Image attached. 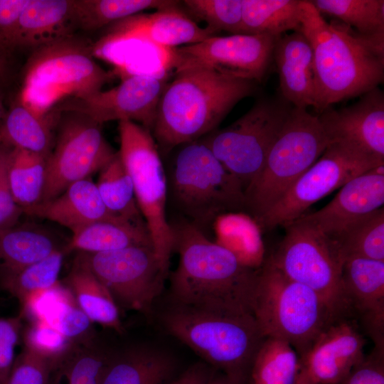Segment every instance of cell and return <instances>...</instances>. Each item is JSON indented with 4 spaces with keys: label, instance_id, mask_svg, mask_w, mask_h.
<instances>
[{
    "label": "cell",
    "instance_id": "7402d4cb",
    "mask_svg": "<svg viewBox=\"0 0 384 384\" xmlns=\"http://www.w3.org/2000/svg\"><path fill=\"white\" fill-rule=\"evenodd\" d=\"M273 59L279 80L281 96L292 106H314L315 70L311 46L299 31L276 38Z\"/></svg>",
    "mask_w": 384,
    "mask_h": 384
},
{
    "label": "cell",
    "instance_id": "8fae6325",
    "mask_svg": "<svg viewBox=\"0 0 384 384\" xmlns=\"http://www.w3.org/2000/svg\"><path fill=\"white\" fill-rule=\"evenodd\" d=\"M292 107L282 96L261 98L233 123L201 140L245 191L262 169Z\"/></svg>",
    "mask_w": 384,
    "mask_h": 384
},
{
    "label": "cell",
    "instance_id": "816d5d0a",
    "mask_svg": "<svg viewBox=\"0 0 384 384\" xmlns=\"http://www.w3.org/2000/svg\"><path fill=\"white\" fill-rule=\"evenodd\" d=\"M296 384H318L309 375L302 367Z\"/></svg>",
    "mask_w": 384,
    "mask_h": 384
},
{
    "label": "cell",
    "instance_id": "83f0119b",
    "mask_svg": "<svg viewBox=\"0 0 384 384\" xmlns=\"http://www.w3.org/2000/svg\"><path fill=\"white\" fill-rule=\"evenodd\" d=\"M132 246L153 247L146 225L128 220H105L91 223L73 233L65 250L98 253Z\"/></svg>",
    "mask_w": 384,
    "mask_h": 384
},
{
    "label": "cell",
    "instance_id": "836d02e7",
    "mask_svg": "<svg viewBox=\"0 0 384 384\" xmlns=\"http://www.w3.org/2000/svg\"><path fill=\"white\" fill-rule=\"evenodd\" d=\"M331 240L343 262L351 257L384 261L383 207L358 218Z\"/></svg>",
    "mask_w": 384,
    "mask_h": 384
},
{
    "label": "cell",
    "instance_id": "8992f818",
    "mask_svg": "<svg viewBox=\"0 0 384 384\" xmlns=\"http://www.w3.org/2000/svg\"><path fill=\"white\" fill-rule=\"evenodd\" d=\"M253 316L265 337L288 342L302 359L336 316L326 302L294 281L269 258L259 269Z\"/></svg>",
    "mask_w": 384,
    "mask_h": 384
},
{
    "label": "cell",
    "instance_id": "3957f363",
    "mask_svg": "<svg viewBox=\"0 0 384 384\" xmlns=\"http://www.w3.org/2000/svg\"><path fill=\"white\" fill-rule=\"evenodd\" d=\"M255 89L253 81L206 69L176 73L161 96L151 134L167 150L201 139Z\"/></svg>",
    "mask_w": 384,
    "mask_h": 384
},
{
    "label": "cell",
    "instance_id": "277c9868",
    "mask_svg": "<svg viewBox=\"0 0 384 384\" xmlns=\"http://www.w3.org/2000/svg\"><path fill=\"white\" fill-rule=\"evenodd\" d=\"M93 44L75 35L33 50L24 68L19 100L39 115L63 101L102 90L112 73L94 59Z\"/></svg>",
    "mask_w": 384,
    "mask_h": 384
},
{
    "label": "cell",
    "instance_id": "4316f807",
    "mask_svg": "<svg viewBox=\"0 0 384 384\" xmlns=\"http://www.w3.org/2000/svg\"><path fill=\"white\" fill-rule=\"evenodd\" d=\"M60 250L65 247L58 238L41 227L18 224L0 231V276L37 262Z\"/></svg>",
    "mask_w": 384,
    "mask_h": 384
},
{
    "label": "cell",
    "instance_id": "d590c367",
    "mask_svg": "<svg viewBox=\"0 0 384 384\" xmlns=\"http://www.w3.org/2000/svg\"><path fill=\"white\" fill-rule=\"evenodd\" d=\"M95 183L103 203L112 213L146 225L137 206L132 178L118 151L99 171Z\"/></svg>",
    "mask_w": 384,
    "mask_h": 384
},
{
    "label": "cell",
    "instance_id": "db71d44e",
    "mask_svg": "<svg viewBox=\"0 0 384 384\" xmlns=\"http://www.w3.org/2000/svg\"><path fill=\"white\" fill-rule=\"evenodd\" d=\"M3 144H4V142H3V140H2V137H1V136L0 134V150H1Z\"/></svg>",
    "mask_w": 384,
    "mask_h": 384
},
{
    "label": "cell",
    "instance_id": "5bb4252c",
    "mask_svg": "<svg viewBox=\"0 0 384 384\" xmlns=\"http://www.w3.org/2000/svg\"><path fill=\"white\" fill-rule=\"evenodd\" d=\"M75 259L106 287L118 307L141 312L151 309L169 273L148 246L78 252Z\"/></svg>",
    "mask_w": 384,
    "mask_h": 384
},
{
    "label": "cell",
    "instance_id": "b9f144b4",
    "mask_svg": "<svg viewBox=\"0 0 384 384\" xmlns=\"http://www.w3.org/2000/svg\"><path fill=\"white\" fill-rule=\"evenodd\" d=\"M24 348L50 361L60 369L75 344L44 321H33L23 333Z\"/></svg>",
    "mask_w": 384,
    "mask_h": 384
},
{
    "label": "cell",
    "instance_id": "e0dca14e",
    "mask_svg": "<svg viewBox=\"0 0 384 384\" xmlns=\"http://www.w3.org/2000/svg\"><path fill=\"white\" fill-rule=\"evenodd\" d=\"M178 4L151 14H137L110 25L94 48L128 41H142L165 48L194 44L215 36L213 30L200 27Z\"/></svg>",
    "mask_w": 384,
    "mask_h": 384
},
{
    "label": "cell",
    "instance_id": "5b68a950",
    "mask_svg": "<svg viewBox=\"0 0 384 384\" xmlns=\"http://www.w3.org/2000/svg\"><path fill=\"white\" fill-rule=\"evenodd\" d=\"M161 321L214 370L250 380L254 358L265 338L252 314L225 315L174 304Z\"/></svg>",
    "mask_w": 384,
    "mask_h": 384
},
{
    "label": "cell",
    "instance_id": "c3c4849f",
    "mask_svg": "<svg viewBox=\"0 0 384 384\" xmlns=\"http://www.w3.org/2000/svg\"><path fill=\"white\" fill-rule=\"evenodd\" d=\"M215 373L207 364L196 363L168 384H208Z\"/></svg>",
    "mask_w": 384,
    "mask_h": 384
},
{
    "label": "cell",
    "instance_id": "4fadbf2b",
    "mask_svg": "<svg viewBox=\"0 0 384 384\" xmlns=\"http://www.w3.org/2000/svg\"><path fill=\"white\" fill-rule=\"evenodd\" d=\"M56 130L54 145L46 160L41 202L57 197L76 181L90 178L117 152L105 139L102 124L80 112H61Z\"/></svg>",
    "mask_w": 384,
    "mask_h": 384
},
{
    "label": "cell",
    "instance_id": "2e32d148",
    "mask_svg": "<svg viewBox=\"0 0 384 384\" xmlns=\"http://www.w3.org/2000/svg\"><path fill=\"white\" fill-rule=\"evenodd\" d=\"M166 85L164 75L131 74L110 90H101L82 99H68L55 108L80 112L102 125L113 120L132 121L151 132Z\"/></svg>",
    "mask_w": 384,
    "mask_h": 384
},
{
    "label": "cell",
    "instance_id": "f5cc1de1",
    "mask_svg": "<svg viewBox=\"0 0 384 384\" xmlns=\"http://www.w3.org/2000/svg\"><path fill=\"white\" fill-rule=\"evenodd\" d=\"M9 378L0 376V384H7Z\"/></svg>",
    "mask_w": 384,
    "mask_h": 384
},
{
    "label": "cell",
    "instance_id": "d6986e66",
    "mask_svg": "<svg viewBox=\"0 0 384 384\" xmlns=\"http://www.w3.org/2000/svg\"><path fill=\"white\" fill-rule=\"evenodd\" d=\"M366 340L351 319L330 324L301 359L302 367L318 384H336L365 358Z\"/></svg>",
    "mask_w": 384,
    "mask_h": 384
},
{
    "label": "cell",
    "instance_id": "681fc988",
    "mask_svg": "<svg viewBox=\"0 0 384 384\" xmlns=\"http://www.w3.org/2000/svg\"><path fill=\"white\" fill-rule=\"evenodd\" d=\"M208 384H252L250 380H241L230 377L219 371H216Z\"/></svg>",
    "mask_w": 384,
    "mask_h": 384
},
{
    "label": "cell",
    "instance_id": "603a6c76",
    "mask_svg": "<svg viewBox=\"0 0 384 384\" xmlns=\"http://www.w3.org/2000/svg\"><path fill=\"white\" fill-rule=\"evenodd\" d=\"M23 213L56 223L72 233L98 221L127 220L106 208L90 178L70 184L57 197L41 202Z\"/></svg>",
    "mask_w": 384,
    "mask_h": 384
},
{
    "label": "cell",
    "instance_id": "44dd1931",
    "mask_svg": "<svg viewBox=\"0 0 384 384\" xmlns=\"http://www.w3.org/2000/svg\"><path fill=\"white\" fill-rule=\"evenodd\" d=\"M341 280L352 316L360 317L374 347L384 348V261L347 259L342 265Z\"/></svg>",
    "mask_w": 384,
    "mask_h": 384
},
{
    "label": "cell",
    "instance_id": "74e56055",
    "mask_svg": "<svg viewBox=\"0 0 384 384\" xmlns=\"http://www.w3.org/2000/svg\"><path fill=\"white\" fill-rule=\"evenodd\" d=\"M65 253V250H58L37 262L1 276L2 287L22 304L34 293L49 289L59 282Z\"/></svg>",
    "mask_w": 384,
    "mask_h": 384
},
{
    "label": "cell",
    "instance_id": "9c48e42d",
    "mask_svg": "<svg viewBox=\"0 0 384 384\" xmlns=\"http://www.w3.org/2000/svg\"><path fill=\"white\" fill-rule=\"evenodd\" d=\"M120 158L129 174L138 208L150 235L153 248L169 272L174 239L166 216L167 174L151 132L128 120L118 122Z\"/></svg>",
    "mask_w": 384,
    "mask_h": 384
},
{
    "label": "cell",
    "instance_id": "ac0fdd59",
    "mask_svg": "<svg viewBox=\"0 0 384 384\" xmlns=\"http://www.w3.org/2000/svg\"><path fill=\"white\" fill-rule=\"evenodd\" d=\"M330 141L349 145L384 161V95L376 87L354 104L318 116Z\"/></svg>",
    "mask_w": 384,
    "mask_h": 384
},
{
    "label": "cell",
    "instance_id": "7bdbcfd3",
    "mask_svg": "<svg viewBox=\"0 0 384 384\" xmlns=\"http://www.w3.org/2000/svg\"><path fill=\"white\" fill-rule=\"evenodd\" d=\"M55 366L26 348L15 358L7 384H48Z\"/></svg>",
    "mask_w": 384,
    "mask_h": 384
},
{
    "label": "cell",
    "instance_id": "7dc6e473",
    "mask_svg": "<svg viewBox=\"0 0 384 384\" xmlns=\"http://www.w3.org/2000/svg\"><path fill=\"white\" fill-rule=\"evenodd\" d=\"M22 318H0V376L9 378L14 362Z\"/></svg>",
    "mask_w": 384,
    "mask_h": 384
},
{
    "label": "cell",
    "instance_id": "484cf974",
    "mask_svg": "<svg viewBox=\"0 0 384 384\" xmlns=\"http://www.w3.org/2000/svg\"><path fill=\"white\" fill-rule=\"evenodd\" d=\"M174 368L167 354L145 347L133 348L111 356L101 384H164Z\"/></svg>",
    "mask_w": 384,
    "mask_h": 384
},
{
    "label": "cell",
    "instance_id": "f6af8a7d",
    "mask_svg": "<svg viewBox=\"0 0 384 384\" xmlns=\"http://www.w3.org/2000/svg\"><path fill=\"white\" fill-rule=\"evenodd\" d=\"M336 384H384V348L373 350Z\"/></svg>",
    "mask_w": 384,
    "mask_h": 384
},
{
    "label": "cell",
    "instance_id": "f546056e",
    "mask_svg": "<svg viewBox=\"0 0 384 384\" xmlns=\"http://www.w3.org/2000/svg\"><path fill=\"white\" fill-rule=\"evenodd\" d=\"M210 231L218 245L231 252L245 266L259 269L263 264L264 247L261 230L245 212H229L218 216Z\"/></svg>",
    "mask_w": 384,
    "mask_h": 384
},
{
    "label": "cell",
    "instance_id": "d6a6232c",
    "mask_svg": "<svg viewBox=\"0 0 384 384\" xmlns=\"http://www.w3.org/2000/svg\"><path fill=\"white\" fill-rule=\"evenodd\" d=\"M47 158L11 147L7 166L9 186L16 203L24 211L41 201Z\"/></svg>",
    "mask_w": 384,
    "mask_h": 384
},
{
    "label": "cell",
    "instance_id": "7a4b0ae2",
    "mask_svg": "<svg viewBox=\"0 0 384 384\" xmlns=\"http://www.w3.org/2000/svg\"><path fill=\"white\" fill-rule=\"evenodd\" d=\"M313 52L314 107L363 95L384 79V37H367L342 22L328 23L310 1L302 0L299 28Z\"/></svg>",
    "mask_w": 384,
    "mask_h": 384
},
{
    "label": "cell",
    "instance_id": "ba28073f",
    "mask_svg": "<svg viewBox=\"0 0 384 384\" xmlns=\"http://www.w3.org/2000/svg\"><path fill=\"white\" fill-rule=\"evenodd\" d=\"M331 144L318 116L292 107L260 173L245 191L246 213L257 220Z\"/></svg>",
    "mask_w": 384,
    "mask_h": 384
},
{
    "label": "cell",
    "instance_id": "1f68e13d",
    "mask_svg": "<svg viewBox=\"0 0 384 384\" xmlns=\"http://www.w3.org/2000/svg\"><path fill=\"white\" fill-rule=\"evenodd\" d=\"M302 368L301 358L286 341L265 337L252 362V384H296Z\"/></svg>",
    "mask_w": 384,
    "mask_h": 384
},
{
    "label": "cell",
    "instance_id": "ab89813d",
    "mask_svg": "<svg viewBox=\"0 0 384 384\" xmlns=\"http://www.w3.org/2000/svg\"><path fill=\"white\" fill-rule=\"evenodd\" d=\"M43 321L75 343L94 340L91 334L92 322L77 304L65 286L46 313Z\"/></svg>",
    "mask_w": 384,
    "mask_h": 384
},
{
    "label": "cell",
    "instance_id": "f907efd6",
    "mask_svg": "<svg viewBox=\"0 0 384 384\" xmlns=\"http://www.w3.org/2000/svg\"><path fill=\"white\" fill-rule=\"evenodd\" d=\"M8 53L0 48V81L7 78L9 72Z\"/></svg>",
    "mask_w": 384,
    "mask_h": 384
},
{
    "label": "cell",
    "instance_id": "8d00e7d4",
    "mask_svg": "<svg viewBox=\"0 0 384 384\" xmlns=\"http://www.w3.org/2000/svg\"><path fill=\"white\" fill-rule=\"evenodd\" d=\"M317 11L338 18L341 22L367 37H384L383 0H314Z\"/></svg>",
    "mask_w": 384,
    "mask_h": 384
},
{
    "label": "cell",
    "instance_id": "f35d334b",
    "mask_svg": "<svg viewBox=\"0 0 384 384\" xmlns=\"http://www.w3.org/2000/svg\"><path fill=\"white\" fill-rule=\"evenodd\" d=\"M111 356L94 340L75 343L60 369L68 384H101Z\"/></svg>",
    "mask_w": 384,
    "mask_h": 384
},
{
    "label": "cell",
    "instance_id": "d4e9b609",
    "mask_svg": "<svg viewBox=\"0 0 384 384\" xmlns=\"http://www.w3.org/2000/svg\"><path fill=\"white\" fill-rule=\"evenodd\" d=\"M60 114V110L54 108L39 115L17 100L6 114L0 127L3 142L48 158L54 145V131Z\"/></svg>",
    "mask_w": 384,
    "mask_h": 384
},
{
    "label": "cell",
    "instance_id": "ffe728a7",
    "mask_svg": "<svg viewBox=\"0 0 384 384\" xmlns=\"http://www.w3.org/2000/svg\"><path fill=\"white\" fill-rule=\"evenodd\" d=\"M383 204L382 164L353 177L326 206L300 218L333 240L350 224Z\"/></svg>",
    "mask_w": 384,
    "mask_h": 384
},
{
    "label": "cell",
    "instance_id": "6da1fadb",
    "mask_svg": "<svg viewBox=\"0 0 384 384\" xmlns=\"http://www.w3.org/2000/svg\"><path fill=\"white\" fill-rule=\"evenodd\" d=\"M169 222L178 255L170 274L174 304L225 315H253L260 267L245 266L185 218Z\"/></svg>",
    "mask_w": 384,
    "mask_h": 384
},
{
    "label": "cell",
    "instance_id": "f1b7e54d",
    "mask_svg": "<svg viewBox=\"0 0 384 384\" xmlns=\"http://www.w3.org/2000/svg\"><path fill=\"white\" fill-rule=\"evenodd\" d=\"M77 304L92 323L122 331L119 307L106 287L84 265L74 260L64 279Z\"/></svg>",
    "mask_w": 384,
    "mask_h": 384
},
{
    "label": "cell",
    "instance_id": "11a10c76",
    "mask_svg": "<svg viewBox=\"0 0 384 384\" xmlns=\"http://www.w3.org/2000/svg\"><path fill=\"white\" fill-rule=\"evenodd\" d=\"M1 116H2V106H1V102H0V118H1Z\"/></svg>",
    "mask_w": 384,
    "mask_h": 384
},
{
    "label": "cell",
    "instance_id": "9a60e30c",
    "mask_svg": "<svg viewBox=\"0 0 384 384\" xmlns=\"http://www.w3.org/2000/svg\"><path fill=\"white\" fill-rule=\"evenodd\" d=\"M270 35L212 36L199 43L164 49V66L176 74L206 69L242 80L261 82L272 60L275 39Z\"/></svg>",
    "mask_w": 384,
    "mask_h": 384
},
{
    "label": "cell",
    "instance_id": "7c38bea8",
    "mask_svg": "<svg viewBox=\"0 0 384 384\" xmlns=\"http://www.w3.org/2000/svg\"><path fill=\"white\" fill-rule=\"evenodd\" d=\"M384 164L341 142L331 143L318 160L256 223L261 231H270L301 216L314 203L341 187L353 177Z\"/></svg>",
    "mask_w": 384,
    "mask_h": 384
},
{
    "label": "cell",
    "instance_id": "bcb514c9",
    "mask_svg": "<svg viewBox=\"0 0 384 384\" xmlns=\"http://www.w3.org/2000/svg\"><path fill=\"white\" fill-rule=\"evenodd\" d=\"M30 0H0V48L8 53L14 49L20 17Z\"/></svg>",
    "mask_w": 384,
    "mask_h": 384
},
{
    "label": "cell",
    "instance_id": "ee69618b",
    "mask_svg": "<svg viewBox=\"0 0 384 384\" xmlns=\"http://www.w3.org/2000/svg\"><path fill=\"white\" fill-rule=\"evenodd\" d=\"M11 149V146L4 143L0 150V231L18 225L23 213L14 198L7 177Z\"/></svg>",
    "mask_w": 384,
    "mask_h": 384
},
{
    "label": "cell",
    "instance_id": "e575fe53",
    "mask_svg": "<svg viewBox=\"0 0 384 384\" xmlns=\"http://www.w3.org/2000/svg\"><path fill=\"white\" fill-rule=\"evenodd\" d=\"M169 0H74L78 28L87 31L110 26L146 9H162L178 4Z\"/></svg>",
    "mask_w": 384,
    "mask_h": 384
},
{
    "label": "cell",
    "instance_id": "30bf717a",
    "mask_svg": "<svg viewBox=\"0 0 384 384\" xmlns=\"http://www.w3.org/2000/svg\"><path fill=\"white\" fill-rule=\"evenodd\" d=\"M283 226L284 236L270 260L289 278L319 294L338 318H353L335 243L301 218Z\"/></svg>",
    "mask_w": 384,
    "mask_h": 384
},
{
    "label": "cell",
    "instance_id": "4dcf8cb0",
    "mask_svg": "<svg viewBox=\"0 0 384 384\" xmlns=\"http://www.w3.org/2000/svg\"><path fill=\"white\" fill-rule=\"evenodd\" d=\"M302 0H242V34L278 37L297 31Z\"/></svg>",
    "mask_w": 384,
    "mask_h": 384
},
{
    "label": "cell",
    "instance_id": "52a82bcc",
    "mask_svg": "<svg viewBox=\"0 0 384 384\" xmlns=\"http://www.w3.org/2000/svg\"><path fill=\"white\" fill-rule=\"evenodd\" d=\"M181 146L167 177L168 193L181 217L208 236L220 215L245 212V191L201 139Z\"/></svg>",
    "mask_w": 384,
    "mask_h": 384
},
{
    "label": "cell",
    "instance_id": "cb8c5ba5",
    "mask_svg": "<svg viewBox=\"0 0 384 384\" xmlns=\"http://www.w3.org/2000/svg\"><path fill=\"white\" fill-rule=\"evenodd\" d=\"M74 0H30L20 17L14 48L40 47L74 35Z\"/></svg>",
    "mask_w": 384,
    "mask_h": 384
},
{
    "label": "cell",
    "instance_id": "60d3db41",
    "mask_svg": "<svg viewBox=\"0 0 384 384\" xmlns=\"http://www.w3.org/2000/svg\"><path fill=\"white\" fill-rule=\"evenodd\" d=\"M187 11L207 23L215 33L242 34V0H185Z\"/></svg>",
    "mask_w": 384,
    "mask_h": 384
}]
</instances>
